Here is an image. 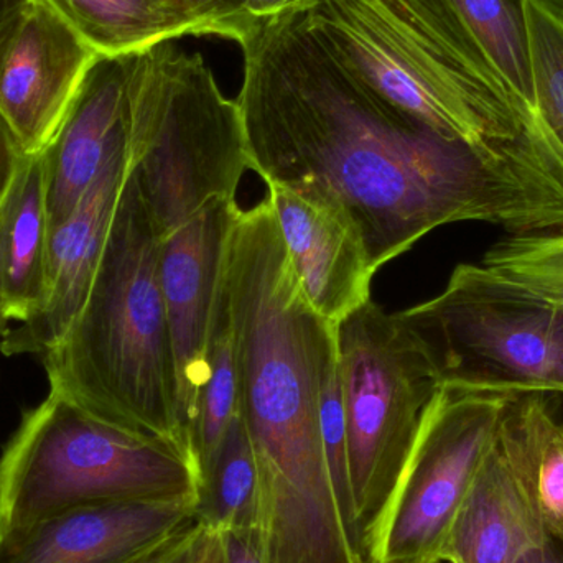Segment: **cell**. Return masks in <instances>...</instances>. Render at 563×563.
I'll list each match as a JSON object with an SVG mask.
<instances>
[{"mask_svg": "<svg viewBox=\"0 0 563 563\" xmlns=\"http://www.w3.org/2000/svg\"><path fill=\"white\" fill-rule=\"evenodd\" d=\"M311 32L377 95L472 148L532 231L563 228V154L449 0H301Z\"/></svg>", "mask_w": 563, "mask_h": 563, "instance_id": "obj_3", "label": "cell"}, {"mask_svg": "<svg viewBox=\"0 0 563 563\" xmlns=\"http://www.w3.org/2000/svg\"><path fill=\"white\" fill-rule=\"evenodd\" d=\"M128 172L125 134L71 214L49 230L45 298L32 318L3 331L0 351L5 356H42L71 327L101 266Z\"/></svg>", "mask_w": 563, "mask_h": 563, "instance_id": "obj_13", "label": "cell"}, {"mask_svg": "<svg viewBox=\"0 0 563 563\" xmlns=\"http://www.w3.org/2000/svg\"><path fill=\"white\" fill-rule=\"evenodd\" d=\"M201 532V526L197 521L188 525L187 528L181 529L177 534L172 536L167 541L162 542L157 548L152 549L151 552L139 559L134 563H170L184 554L187 549L191 548L197 541L198 534Z\"/></svg>", "mask_w": 563, "mask_h": 563, "instance_id": "obj_28", "label": "cell"}, {"mask_svg": "<svg viewBox=\"0 0 563 563\" xmlns=\"http://www.w3.org/2000/svg\"><path fill=\"white\" fill-rule=\"evenodd\" d=\"M128 165L162 240L211 201L236 200L243 118L200 53L174 42L132 53Z\"/></svg>", "mask_w": 563, "mask_h": 563, "instance_id": "obj_5", "label": "cell"}, {"mask_svg": "<svg viewBox=\"0 0 563 563\" xmlns=\"http://www.w3.org/2000/svg\"><path fill=\"white\" fill-rule=\"evenodd\" d=\"M545 541L548 538L495 440L450 526L439 561L518 563L526 552Z\"/></svg>", "mask_w": 563, "mask_h": 563, "instance_id": "obj_16", "label": "cell"}, {"mask_svg": "<svg viewBox=\"0 0 563 563\" xmlns=\"http://www.w3.org/2000/svg\"><path fill=\"white\" fill-rule=\"evenodd\" d=\"M195 23L201 35H218L240 42L257 20L247 15L244 0H165Z\"/></svg>", "mask_w": 563, "mask_h": 563, "instance_id": "obj_25", "label": "cell"}, {"mask_svg": "<svg viewBox=\"0 0 563 563\" xmlns=\"http://www.w3.org/2000/svg\"><path fill=\"white\" fill-rule=\"evenodd\" d=\"M238 45L250 170L266 185H317L336 195L376 273L446 224L531 233L519 201L472 148L357 78L311 32L298 3L257 20Z\"/></svg>", "mask_w": 563, "mask_h": 563, "instance_id": "obj_1", "label": "cell"}, {"mask_svg": "<svg viewBox=\"0 0 563 563\" xmlns=\"http://www.w3.org/2000/svg\"><path fill=\"white\" fill-rule=\"evenodd\" d=\"M22 2L23 0H0V38H2L5 30L9 29Z\"/></svg>", "mask_w": 563, "mask_h": 563, "instance_id": "obj_32", "label": "cell"}, {"mask_svg": "<svg viewBox=\"0 0 563 563\" xmlns=\"http://www.w3.org/2000/svg\"><path fill=\"white\" fill-rule=\"evenodd\" d=\"M218 536L223 549V563H264L254 531L221 532Z\"/></svg>", "mask_w": 563, "mask_h": 563, "instance_id": "obj_27", "label": "cell"}, {"mask_svg": "<svg viewBox=\"0 0 563 563\" xmlns=\"http://www.w3.org/2000/svg\"><path fill=\"white\" fill-rule=\"evenodd\" d=\"M26 157L29 154L22 142L7 124L5 119L0 115V205L9 195L15 178L19 177Z\"/></svg>", "mask_w": 563, "mask_h": 563, "instance_id": "obj_26", "label": "cell"}, {"mask_svg": "<svg viewBox=\"0 0 563 563\" xmlns=\"http://www.w3.org/2000/svg\"><path fill=\"white\" fill-rule=\"evenodd\" d=\"M396 317L443 387L563 396V307L479 263L459 264L440 294Z\"/></svg>", "mask_w": 563, "mask_h": 563, "instance_id": "obj_7", "label": "cell"}, {"mask_svg": "<svg viewBox=\"0 0 563 563\" xmlns=\"http://www.w3.org/2000/svg\"><path fill=\"white\" fill-rule=\"evenodd\" d=\"M301 0H244L247 15L254 20L269 19V16L277 15L282 10L295 5Z\"/></svg>", "mask_w": 563, "mask_h": 563, "instance_id": "obj_30", "label": "cell"}, {"mask_svg": "<svg viewBox=\"0 0 563 563\" xmlns=\"http://www.w3.org/2000/svg\"><path fill=\"white\" fill-rule=\"evenodd\" d=\"M238 210L236 200L211 201L184 227L162 240V290L177 363L181 427L190 449L224 247Z\"/></svg>", "mask_w": 563, "mask_h": 563, "instance_id": "obj_12", "label": "cell"}, {"mask_svg": "<svg viewBox=\"0 0 563 563\" xmlns=\"http://www.w3.org/2000/svg\"><path fill=\"white\" fill-rule=\"evenodd\" d=\"M509 396L442 387L361 542L364 563H442L450 526L495 443Z\"/></svg>", "mask_w": 563, "mask_h": 563, "instance_id": "obj_9", "label": "cell"}, {"mask_svg": "<svg viewBox=\"0 0 563 563\" xmlns=\"http://www.w3.org/2000/svg\"><path fill=\"white\" fill-rule=\"evenodd\" d=\"M518 563H563V548L554 541H545L526 552Z\"/></svg>", "mask_w": 563, "mask_h": 563, "instance_id": "obj_31", "label": "cell"}, {"mask_svg": "<svg viewBox=\"0 0 563 563\" xmlns=\"http://www.w3.org/2000/svg\"><path fill=\"white\" fill-rule=\"evenodd\" d=\"M224 261V260H223ZM238 416V366L233 318L228 301L227 284L221 271L220 287L211 317L207 346V366L195 423V463L200 473V485L210 470L231 422Z\"/></svg>", "mask_w": 563, "mask_h": 563, "instance_id": "obj_21", "label": "cell"}, {"mask_svg": "<svg viewBox=\"0 0 563 563\" xmlns=\"http://www.w3.org/2000/svg\"><path fill=\"white\" fill-rule=\"evenodd\" d=\"M559 396L511 394L496 442L545 538L563 548V420Z\"/></svg>", "mask_w": 563, "mask_h": 563, "instance_id": "obj_17", "label": "cell"}, {"mask_svg": "<svg viewBox=\"0 0 563 563\" xmlns=\"http://www.w3.org/2000/svg\"><path fill=\"white\" fill-rule=\"evenodd\" d=\"M131 55L101 56L95 63L55 137L40 154L52 230L71 214L128 134Z\"/></svg>", "mask_w": 563, "mask_h": 563, "instance_id": "obj_15", "label": "cell"}, {"mask_svg": "<svg viewBox=\"0 0 563 563\" xmlns=\"http://www.w3.org/2000/svg\"><path fill=\"white\" fill-rule=\"evenodd\" d=\"M161 250V234L128 172L88 298L42 361L49 390L112 426L175 443L194 459L181 427Z\"/></svg>", "mask_w": 563, "mask_h": 563, "instance_id": "obj_4", "label": "cell"}, {"mask_svg": "<svg viewBox=\"0 0 563 563\" xmlns=\"http://www.w3.org/2000/svg\"><path fill=\"white\" fill-rule=\"evenodd\" d=\"M516 98L538 114L528 29L519 0H449Z\"/></svg>", "mask_w": 563, "mask_h": 563, "instance_id": "obj_22", "label": "cell"}, {"mask_svg": "<svg viewBox=\"0 0 563 563\" xmlns=\"http://www.w3.org/2000/svg\"><path fill=\"white\" fill-rule=\"evenodd\" d=\"M291 269L305 298L331 324L371 300L374 267L350 211L317 185L267 184Z\"/></svg>", "mask_w": 563, "mask_h": 563, "instance_id": "obj_11", "label": "cell"}, {"mask_svg": "<svg viewBox=\"0 0 563 563\" xmlns=\"http://www.w3.org/2000/svg\"><path fill=\"white\" fill-rule=\"evenodd\" d=\"M260 473L246 427L234 417L198 489L195 519L211 532L254 531Z\"/></svg>", "mask_w": 563, "mask_h": 563, "instance_id": "obj_20", "label": "cell"}, {"mask_svg": "<svg viewBox=\"0 0 563 563\" xmlns=\"http://www.w3.org/2000/svg\"><path fill=\"white\" fill-rule=\"evenodd\" d=\"M336 353L351 519L361 549L443 386L420 341L373 300L336 324Z\"/></svg>", "mask_w": 563, "mask_h": 563, "instance_id": "obj_8", "label": "cell"}, {"mask_svg": "<svg viewBox=\"0 0 563 563\" xmlns=\"http://www.w3.org/2000/svg\"><path fill=\"white\" fill-rule=\"evenodd\" d=\"M223 276L236 343L238 416L260 473L254 534L264 563H364L321 433V386L336 354V324L305 298L267 197L238 210Z\"/></svg>", "mask_w": 563, "mask_h": 563, "instance_id": "obj_2", "label": "cell"}, {"mask_svg": "<svg viewBox=\"0 0 563 563\" xmlns=\"http://www.w3.org/2000/svg\"><path fill=\"white\" fill-rule=\"evenodd\" d=\"M5 330H7V324L3 323L2 320H0V333H3V331H5Z\"/></svg>", "mask_w": 563, "mask_h": 563, "instance_id": "obj_34", "label": "cell"}, {"mask_svg": "<svg viewBox=\"0 0 563 563\" xmlns=\"http://www.w3.org/2000/svg\"><path fill=\"white\" fill-rule=\"evenodd\" d=\"M198 499L79 506L0 532V563H134L187 528Z\"/></svg>", "mask_w": 563, "mask_h": 563, "instance_id": "obj_14", "label": "cell"}, {"mask_svg": "<svg viewBox=\"0 0 563 563\" xmlns=\"http://www.w3.org/2000/svg\"><path fill=\"white\" fill-rule=\"evenodd\" d=\"M198 536H200V534H198ZM195 542H197V541H195ZM195 542H194V544H191L190 549H187V551H185L184 554L178 555V558L175 559V561H172L170 563H190V555H191V551H194Z\"/></svg>", "mask_w": 563, "mask_h": 563, "instance_id": "obj_33", "label": "cell"}, {"mask_svg": "<svg viewBox=\"0 0 563 563\" xmlns=\"http://www.w3.org/2000/svg\"><path fill=\"white\" fill-rule=\"evenodd\" d=\"M190 563H223V549L217 532L201 528L200 536L191 551Z\"/></svg>", "mask_w": 563, "mask_h": 563, "instance_id": "obj_29", "label": "cell"}, {"mask_svg": "<svg viewBox=\"0 0 563 563\" xmlns=\"http://www.w3.org/2000/svg\"><path fill=\"white\" fill-rule=\"evenodd\" d=\"M479 264L516 287L563 307V228L509 234L493 244Z\"/></svg>", "mask_w": 563, "mask_h": 563, "instance_id": "obj_24", "label": "cell"}, {"mask_svg": "<svg viewBox=\"0 0 563 563\" xmlns=\"http://www.w3.org/2000/svg\"><path fill=\"white\" fill-rule=\"evenodd\" d=\"M528 29L536 106L563 154V0H519Z\"/></svg>", "mask_w": 563, "mask_h": 563, "instance_id": "obj_23", "label": "cell"}, {"mask_svg": "<svg viewBox=\"0 0 563 563\" xmlns=\"http://www.w3.org/2000/svg\"><path fill=\"white\" fill-rule=\"evenodd\" d=\"M99 56L131 55L178 36L201 35L165 0H42Z\"/></svg>", "mask_w": 563, "mask_h": 563, "instance_id": "obj_19", "label": "cell"}, {"mask_svg": "<svg viewBox=\"0 0 563 563\" xmlns=\"http://www.w3.org/2000/svg\"><path fill=\"white\" fill-rule=\"evenodd\" d=\"M49 214L42 155H29L0 205V320H29L45 298Z\"/></svg>", "mask_w": 563, "mask_h": 563, "instance_id": "obj_18", "label": "cell"}, {"mask_svg": "<svg viewBox=\"0 0 563 563\" xmlns=\"http://www.w3.org/2000/svg\"><path fill=\"white\" fill-rule=\"evenodd\" d=\"M101 56L42 0H23L0 38V115L42 154Z\"/></svg>", "mask_w": 563, "mask_h": 563, "instance_id": "obj_10", "label": "cell"}, {"mask_svg": "<svg viewBox=\"0 0 563 563\" xmlns=\"http://www.w3.org/2000/svg\"><path fill=\"white\" fill-rule=\"evenodd\" d=\"M190 453L86 412L49 390L0 456V532L108 503L198 499Z\"/></svg>", "mask_w": 563, "mask_h": 563, "instance_id": "obj_6", "label": "cell"}]
</instances>
